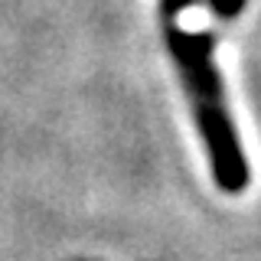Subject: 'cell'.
<instances>
[{
  "instance_id": "1",
  "label": "cell",
  "mask_w": 261,
  "mask_h": 261,
  "mask_svg": "<svg viewBox=\"0 0 261 261\" xmlns=\"http://www.w3.org/2000/svg\"><path fill=\"white\" fill-rule=\"evenodd\" d=\"M163 36H167L170 56L176 62L179 82L193 105V118L199 127L202 141L209 150L212 176H216L222 193H242L248 186V160H245L239 130L225 108V92L219 69L212 62V33H193L183 30L176 20H163Z\"/></svg>"
},
{
  "instance_id": "2",
  "label": "cell",
  "mask_w": 261,
  "mask_h": 261,
  "mask_svg": "<svg viewBox=\"0 0 261 261\" xmlns=\"http://www.w3.org/2000/svg\"><path fill=\"white\" fill-rule=\"evenodd\" d=\"M202 4H206L209 10L219 16V20H232V16H239V13H242L245 0H202Z\"/></svg>"
}]
</instances>
